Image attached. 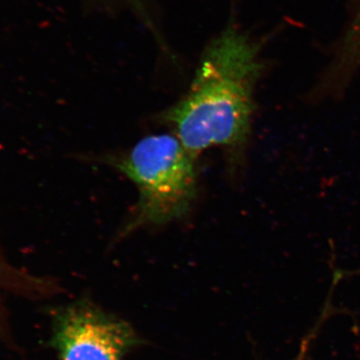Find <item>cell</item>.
I'll return each instance as SVG.
<instances>
[{"label": "cell", "instance_id": "6da1fadb", "mask_svg": "<svg viewBox=\"0 0 360 360\" xmlns=\"http://www.w3.org/2000/svg\"><path fill=\"white\" fill-rule=\"evenodd\" d=\"M264 70L257 45L229 30L208 49L191 87L160 113V122L195 158L219 149L229 177L239 179L248 165L255 91Z\"/></svg>", "mask_w": 360, "mask_h": 360}, {"label": "cell", "instance_id": "7a4b0ae2", "mask_svg": "<svg viewBox=\"0 0 360 360\" xmlns=\"http://www.w3.org/2000/svg\"><path fill=\"white\" fill-rule=\"evenodd\" d=\"M97 160L127 176L139 193L117 231L120 239L179 222L191 214L198 201V158L174 134L148 135L127 150Z\"/></svg>", "mask_w": 360, "mask_h": 360}, {"label": "cell", "instance_id": "3957f363", "mask_svg": "<svg viewBox=\"0 0 360 360\" xmlns=\"http://www.w3.org/2000/svg\"><path fill=\"white\" fill-rule=\"evenodd\" d=\"M52 343L60 360H123L136 335L127 322L82 302L56 314Z\"/></svg>", "mask_w": 360, "mask_h": 360}, {"label": "cell", "instance_id": "277c9868", "mask_svg": "<svg viewBox=\"0 0 360 360\" xmlns=\"http://www.w3.org/2000/svg\"><path fill=\"white\" fill-rule=\"evenodd\" d=\"M2 269H4V265H2L1 262H0V286H1L2 277H4V271H2Z\"/></svg>", "mask_w": 360, "mask_h": 360}]
</instances>
